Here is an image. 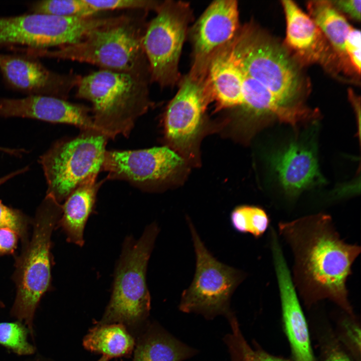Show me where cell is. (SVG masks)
I'll return each mask as SVG.
<instances>
[{
  "label": "cell",
  "instance_id": "obj_21",
  "mask_svg": "<svg viewBox=\"0 0 361 361\" xmlns=\"http://www.w3.org/2000/svg\"><path fill=\"white\" fill-rule=\"evenodd\" d=\"M309 16L315 22L336 53L343 60L348 58L345 52L344 41L351 26L330 1L309 2Z\"/></svg>",
  "mask_w": 361,
  "mask_h": 361
},
{
  "label": "cell",
  "instance_id": "obj_18",
  "mask_svg": "<svg viewBox=\"0 0 361 361\" xmlns=\"http://www.w3.org/2000/svg\"><path fill=\"white\" fill-rule=\"evenodd\" d=\"M91 110L67 100L46 96L0 98V116L35 119L74 125L80 129L96 128Z\"/></svg>",
  "mask_w": 361,
  "mask_h": 361
},
{
  "label": "cell",
  "instance_id": "obj_15",
  "mask_svg": "<svg viewBox=\"0 0 361 361\" xmlns=\"http://www.w3.org/2000/svg\"><path fill=\"white\" fill-rule=\"evenodd\" d=\"M0 72L10 88L27 96H46L67 100L81 76L60 74L46 67L38 57L22 53H0Z\"/></svg>",
  "mask_w": 361,
  "mask_h": 361
},
{
  "label": "cell",
  "instance_id": "obj_20",
  "mask_svg": "<svg viewBox=\"0 0 361 361\" xmlns=\"http://www.w3.org/2000/svg\"><path fill=\"white\" fill-rule=\"evenodd\" d=\"M97 177L88 178L68 197L62 205V214L57 226L62 228L68 242L80 247L84 244L85 226L103 183L97 182Z\"/></svg>",
  "mask_w": 361,
  "mask_h": 361
},
{
  "label": "cell",
  "instance_id": "obj_23",
  "mask_svg": "<svg viewBox=\"0 0 361 361\" xmlns=\"http://www.w3.org/2000/svg\"><path fill=\"white\" fill-rule=\"evenodd\" d=\"M83 344L89 350L111 358L130 353L134 341L122 324L114 323L92 328L85 336Z\"/></svg>",
  "mask_w": 361,
  "mask_h": 361
},
{
  "label": "cell",
  "instance_id": "obj_5",
  "mask_svg": "<svg viewBox=\"0 0 361 361\" xmlns=\"http://www.w3.org/2000/svg\"><path fill=\"white\" fill-rule=\"evenodd\" d=\"M62 212V205L46 195L32 220V236L16 257L13 279L16 295L11 313L25 322L31 335L36 309L42 296L51 288V238Z\"/></svg>",
  "mask_w": 361,
  "mask_h": 361
},
{
  "label": "cell",
  "instance_id": "obj_8",
  "mask_svg": "<svg viewBox=\"0 0 361 361\" xmlns=\"http://www.w3.org/2000/svg\"><path fill=\"white\" fill-rule=\"evenodd\" d=\"M113 17H66L27 13L0 16V51L29 53L78 42Z\"/></svg>",
  "mask_w": 361,
  "mask_h": 361
},
{
  "label": "cell",
  "instance_id": "obj_3",
  "mask_svg": "<svg viewBox=\"0 0 361 361\" xmlns=\"http://www.w3.org/2000/svg\"><path fill=\"white\" fill-rule=\"evenodd\" d=\"M150 81L148 74L100 69L81 77L76 96L91 103L94 125L108 138L127 137L152 105Z\"/></svg>",
  "mask_w": 361,
  "mask_h": 361
},
{
  "label": "cell",
  "instance_id": "obj_16",
  "mask_svg": "<svg viewBox=\"0 0 361 361\" xmlns=\"http://www.w3.org/2000/svg\"><path fill=\"white\" fill-rule=\"evenodd\" d=\"M281 302L282 321L293 361H316L311 346L308 325L291 273L279 242H270Z\"/></svg>",
  "mask_w": 361,
  "mask_h": 361
},
{
  "label": "cell",
  "instance_id": "obj_17",
  "mask_svg": "<svg viewBox=\"0 0 361 361\" xmlns=\"http://www.w3.org/2000/svg\"><path fill=\"white\" fill-rule=\"evenodd\" d=\"M316 146L312 138L304 137L270 156V163L289 197H296L311 187L324 183L318 166Z\"/></svg>",
  "mask_w": 361,
  "mask_h": 361
},
{
  "label": "cell",
  "instance_id": "obj_30",
  "mask_svg": "<svg viewBox=\"0 0 361 361\" xmlns=\"http://www.w3.org/2000/svg\"><path fill=\"white\" fill-rule=\"evenodd\" d=\"M32 223L30 219L20 210L8 207L0 200V229L14 232L21 240L22 246L29 240V227Z\"/></svg>",
  "mask_w": 361,
  "mask_h": 361
},
{
  "label": "cell",
  "instance_id": "obj_10",
  "mask_svg": "<svg viewBox=\"0 0 361 361\" xmlns=\"http://www.w3.org/2000/svg\"><path fill=\"white\" fill-rule=\"evenodd\" d=\"M196 254V270L189 287L183 292L179 309L201 314L208 320L218 315L226 318L234 313L232 295L245 278L241 270L218 260L208 250L193 222L187 220Z\"/></svg>",
  "mask_w": 361,
  "mask_h": 361
},
{
  "label": "cell",
  "instance_id": "obj_7",
  "mask_svg": "<svg viewBox=\"0 0 361 361\" xmlns=\"http://www.w3.org/2000/svg\"><path fill=\"white\" fill-rule=\"evenodd\" d=\"M108 137L96 128L56 142L40 157L47 195L61 204L83 182L102 170Z\"/></svg>",
  "mask_w": 361,
  "mask_h": 361
},
{
  "label": "cell",
  "instance_id": "obj_25",
  "mask_svg": "<svg viewBox=\"0 0 361 361\" xmlns=\"http://www.w3.org/2000/svg\"><path fill=\"white\" fill-rule=\"evenodd\" d=\"M230 220L237 232L250 234L256 238L263 235L270 224L269 216L264 210L249 205L237 207L231 214Z\"/></svg>",
  "mask_w": 361,
  "mask_h": 361
},
{
  "label": "cell",
  "instance_id": "obj_12",
  "mask_svg": "<svg viewBox=\"0 0 361 361\" xmlns=\"http://www.w3.org/2000/svg\"><path fill=\"white\" fill-rule=\"evenodd\" d=\"M184 158L168 146L106 151L102 170L107 178L126 180L143 190L171 179L183 167Z\"/></svg>",
  "mask_w": 361,
  "mask_h": 361
},
{
  "label": "cell",
  "instance_id": "obj_34",
  "mask_svg": "<svg viewBox=\"0 0 361 361\" xmlns=\"http://www.w3.org/2000/svg\"><path fill=\"white\" fill-rule=\"evenodd\" d=\"M19 238L14 232L0 229V257L13 254L18 246Z\"/></svg>",
  "mask_w": 361,
  "mask_h": 361
},
{
  "label": "cell",
  "instance_id": "obj_2",
  "mask_svg": "<svg viewBox=\"0 0 361 361\" xmlns=\"http://www.w3.org/2000/svg\"><path fill=\"white\" fill-rule=\"evenodd\" d=\"M214 86L217 105L221 109L232 110L234 124L248 138L275 120L295 126L318 116L317 112L305 107L285 103L242 72L227 47L216 66Z\"/></svg>",
  "mask_w": 361,
  "mask_h": 361
},
{
  "label": "cell",
  "instance_id": "obj_24",
  "mask_svg": "<svg viewBox=\"0 0 361 361\" xmlns=\"http://www.w3.org/2000/svg\"><path fill=\"white\" fill-rule=\"evenodd\" d=\"M231 332L224 337L231 361H293L292 359L272 355L257 343L252 347L247 341L240 329L235 314L227 318Z\"/></svg>",
  "mask_w": 361,
  "mask_h": 361
},
{
  "label": "cell",
  "instance_id": "obj_32",
  "mask_svg": "<svg viewBox=\"0 0 361 361\" xmlns=\"http://www.w3.org/2000/svg\"><path fill=\"white\" fill-rule=\"evenodd\" d=\"M360 32L352 28L350 29L344 41V49L347 57L355 71L360 72Z\"/></svg>",
  "mask_w": 361,
  "mask_h": 361
},
{
  "label": "cell",
  "instance_id": "obj_27",
  "mask_svg": "<svg viewBox=\"0 0 361 361\" xmlns=\"http://www.w3.org/2000/svg\"><path fill=\"white\" fill-rule=\"evenodd\" d=\"M29 13L66 17H88L97 15L85 0H42L29 3Z\"/></svg>",
  "mask_w": 361,
  "mask_h": 361
},
{
  "label": "cell",
  "instance_id": "obj_29",
  "mask_svg": "<svg viewBox=\"0 0 361 361\" xmlns=\"http://www.w3.org/2000/svg\"><path fill=\"white\" fill-rule=\"evenodd\" d=\"M28 329L20 322H0V344L19 355H30L35 348L27 340Z\"/></svg>",
  "mask_w": 361,
  "mask_h": 361
},
{
  "label": "cell",
  "instance_id": "obj_13",
  "mask_svg": "<svg viewBox=\"0 0 361 361\" xmlns=\"http://www.w3.org/2000/svg\"><path fill=\"white\" fill-rule=\"evenodd\" d=\"M204 82L187 74L168 103L164 116L165 137L172 149L184 158L195 157L198 137L209 105Z\"/></svg>",
  "mask_w": 361,
  "mask_h": 361
},
{
  "label": "cell",
  "instance_id": "obj_19",
  "mask_svg": "<svg viewBox=\"0 0 361 361\" xmlns=\"http://www.w3.org/2000/svg\"><path fill=\"white\" fill-rule=\"evenodd\" d=\"M282 4L286 20L287 46L307 62L321 61L327 44L320 29L294 2L284 0Z\"/></svg>",
  "mask_w": 361,
  "mask_h": 361
},
{
  "label": "cell",
  "instance_id": "obj_1",
  "mask_svg": "<svg viewBox=\"0 0 361 361\" xmlns=\"http://www.w3.org/2000/svg\"><path fill=\"white\" fill-rule=\"evenodd\" d=\"M278 230L293 253L292 280L307 308L327 299L354 314L346 281L360 247L342 240L331 218L323 213L280 222Z\"/></svg>",
  "mask_w": 361,
  "mask_h": 361
},
{
  "label": "cell",
  "instance_id": "obj_4",
  "mask_svg": "<svg viewBox=\"0 0 361 361\" xmlns=\"http://www.w3.org/2000/svg\"><path fill=\"white\" fill-rule=\"evenodd\" d=\"M144 18L115 16L77 43L34 55L87 63L101 69L150 75L142 44L147 26Z\"/></svg>",
  "mask_w": 361,
  "mask_h": 361
},
{
  "label": "cell",
  "instance_id": "obj_14",
  "mask_svg": "<svg viewBox=\"0 0 361 361\" xmlns=\"http://www.w3.org/2000/svg\"><path fill=\"white\" fill-rule=\"evenodd\" d=\"M240 27L236 1L218 0L210 4L188 31L193 50V62L188 73L204 80L213 53L231 41Z\"/></svg>",
  "mask_w": 361,
  "mask_h": 361
},
{
  "label": "cell",
  "instance_id": "obj_11",
  "mask_svg": "<svg viewBox=\"0 0 361 361\" xmlns=\"http://www.w3.org/2000/svg\"><path fill=\"white\" fill-rule=\"evenodd\" d=\"M155 12L142 43L150 81L161 87H173L181 79L178 63L193 12L188 3L172 1H161Z\"/></svg>",
  "mask_w": 361,
  "mask_h": 361
},
{
  "label": "cell",
  "instance_id": "obj_9",
  "mask_svg": "<svg viewBox=\"0 0 361 361\" xmlns=\"http://www.w3.org/2000/svg\"><path fill=\"white\" fill-rule=\"evenodd\" d=\"M159 230L154 222L145 228L138 240L131 237L125 239L105 314L106 321L132 323L148 314L150 296L146 284V270Z\"/></svg>",
  "mask_w": 361,
  "mask_h": 361
},
{
  "label": "cell",
  "instance_id": "obj_22",
  "mask_svg": "<svg viewBox=\"0 0 361 361\" xmlns=\"http://www.w3.org/2000/svg\"><path fill=\"white\" fill-rule=\"evenodd\" d=\"M197 353L196 349L165 330H159L137 346L134 361H183Z\"/></svg>",
  "mask_w": 361,
  "mask_h": 361
},
{
  "label": "cell",
  "instance_id": "obj_6",
  "mask_svg": "<svg viewBox=\"0 0 361 361\" xmlns=\"http://www.w3.org/2000/svg\"><path fill=\"white\" fill-rule=\"evenodd\" d=\"M227 45L234 61L242 72L285 103L303 106L295 103L300 85L297 70L281 47L250 24L241 27Z\"/></svg>",
  "mask_w": 361,
  "mask_h": 361
},
{
  "label": "cell",
  "instance_id": "obj_36",
  "mask_svg": "<svg viewBox=\"0 0 361 361\" xmlns=\"http://www.w3.org/2000/svg\"><path fill=\"white\" fill-rule=\"evenodd\" d=\"M28 169H29V167L28 166H26L24 168L16 170L14 172H12V173L8 174L6 175H5L4 176H3L2 177H1L0 178V186H2L4 183H5L8 180H9V179H11L12 178H13L20 174L23 173L27 171Z\"/></svg>",
  "mask_w": 361,
  "mask_h": 361
},
{
  "label": "cell",
  "instance_id": "obj_33",
  "mask_svg": "<svg viewBox=\"0 0 361 361\" xmlns=\"http://www.w3.org/2000/svg\"><path fill=\"white\" fill-rule=\"evenodd\" d=\"M332 6L341 14L343 13L356 21L360 20V0L330 1Z\"/></svg>",
  "mask_w": 361,
  "mask_h": 361
},
{
  "label": "cell",
  "instance_id": "obj_28",
  "mask_svg": "<svg viewBox=\"0 0 361 361\" xmlns=\"http://www.w3.org/2000/svg\"><path fill=\"white\" fill-rule=\"evenodd\" d=\"M314 327L320 361H354L341 346L324 318L316 319Z\"/></svg>",
  "mask_w": 361,
  "mask_h": 361
},
{
  "label": "cell",
  "instance_id": "obj_38",
  "mask_svg": "<svg viewBox=\"0 0 361 361\" xmlns=\"http://www.w3.org/2000/svg\"><path fill=\"white\" fill-rule=\"evenodd\" d=\"M110 358L106 356L103 355L97 361H108Z\"/></svg>",
  "mask_w": 361,
  "mask_h": 361
},
{
  "label": "cell",
  "instance_id": "obj_37",
  "mask_svg": "<svg viewBox=\"0 0 361 361\" xmlns=\"http://www.w3.org/2000/svg\"><path fill=\"white\" fill-rule=\"evenodd\" d=\"M0 151L8 153L10 155H13L14 153L15 150L13 148H5L0 146Z\"/></svg>",
  "mask_w": 361,
  "mask_h": 361
},
{
  "label": "cell",
  "instance_id": "obj_39",
  "mask_svg": "<svg viewBox=\"0 0 361 361\" xmlns=\"http://www.w3.org/2000/svg\"><path fill=\"white\" fill-rule=\"evenodd\" d=\"M0 306H4V304L1 300H0Z\"/></svg>",
  "mask_w": 361,
  "mask_h": 361
},
{
  "label": "cell",
  "instance_id": "obj_31",
  "mask_svg": "<svg viewBox=\"0 0 361 361\" xmlns=\"http://www.w3.org/2000/svg\"><path fill=\"white\" fill-rule=\"evenodd\" d=\"M95 11L131 9L143 11H156L161 1L154 0H85Z\"/></svg>",
  "mask_w": 361,
  "mask_h": 361
},
{
  "label": "cell",
  "instance_id": "obj_26",
  "mask_svg": "<svg viewBox=\"0 0 361 361\" xmlns=\"http://www.w3.org/2000/svg\"><path fill=\"white\" fill-rule=\"evenodd\" d=\"M335 336L354 361H361V329L359 320L355 314L342 310L335 321Z\"/></svg>",
  "mask_w": 361,
  "mask_h": 361
},
{
  "label": "cell",
  "instance_id": "obj_35",
  "mask_svg": "<svg viewBox=\"0 0 361 361\" xmlns=\"http://www.w3.org/2000/svg\"><path fill=\"white\" fill-rule=\"evenodd\" d=\"M349 97L350 100L352 102V104L353 105V107L355 109L356 112V116L357 117V125H358V136L360 138V99L355 96V95L352 92H349Z\"/></svg>",
  "mask_w": 361,
  "mask_h": 361
}]
</instances>
